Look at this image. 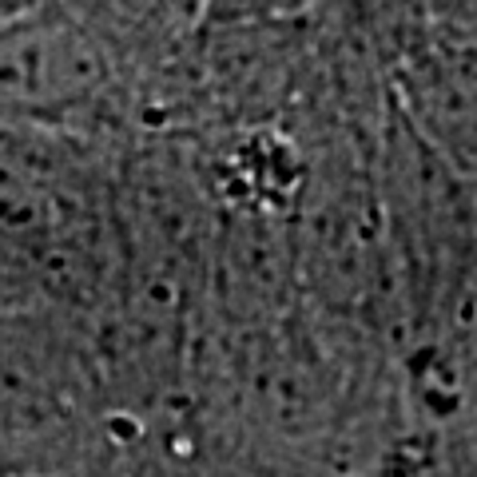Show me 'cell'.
<instances>
[{"label":"cell","mask_w":477,"mask_h":477,"mask_svg":"<svg viewBox=\"0 0 477 477\" xmlns=\"http://www.w3.org/2000/svg\"><path fill=\"white\" fill-rule=\"evenodd\" d=\"M398 120L477 195V40H417L394 64Z\"/></svg>","instance_id":"obj_1"},{"label":"cell","mask_w":477,"mask_h":477,"mask_svg":"<svg viewBox=\"0 0 477 477\" xmlns=\"http://www.w3.org/2000/svg\"><path fill=\"white\" fill-rule=\"evenodd\" d=\"M108 88V56L80 24H36L0 36V103L68 112Z\"/></svg>","instance_id":"obj_2"}]
</instances>
